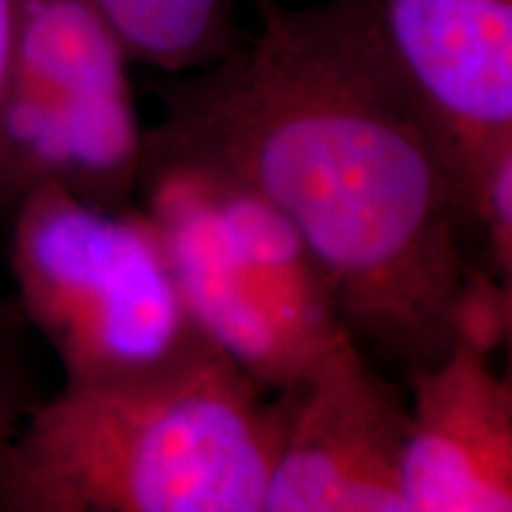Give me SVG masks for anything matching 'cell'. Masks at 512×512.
<instances>
[{"label":"cell","mask_w":512,"mask_h":512,"mask_svg":"<svg viewBox=\"0 0 512 512\" xmlns=\"http://www.w3.org/2000/svg\"><path fill=\"white\" fill-rule=\"evenodd\" d=\"M252 41L164 88L145 143L273 202L335 287L349 337L411 382L458 339L472 238L456 171L375 0H259Z\"/></svg>","instance_id":"obj_1"},{"label":"cell","mask_w":512,"mask_h":512,"mask_svg":"<svg viewBox=\"0 0 512 512\" xmlns=\"http://www.w3.org/2000/svg\"><path fill=\"white\" fill-rule=\"evenodd\" d=\"M221 349L150 375L64 382L0 467V512H264L292 389Z\"/></svg>","instance_id":"obj_2"},{"label":"cell","mask_w":512,"mask_h":512,"mask_svg":"<svg viewBox=\"0 0 512 512\" xmlns=\"http://www.w3.org/2000/svg\"><path fill=\"white\" fill-rule=\"evenodd\" d=\"M136 190L200 330L266 392L299 387L349 337L302 233L238 174L145 143Z\"/></svg>","instance_id":"obj_3"},{"label":"cell","mask_w":512,"mask_h":512,"mask_svg":"<svg viewBox=\"0 0 512 512\" xmlns=\"http://www.w3.org/2000/svg\"><path fill=\"white\" fill-rule=\"evenodd\" d=\"M17 309L60 358L64 382L150 375L214 344L143 209H105L41 185L12 209Z\"/></svg>","instance_id":"obj_4"},{"label":"cell","mask_w":512,"mask_h":512,"mask_svg":"<svg viewBox=\"0 0 512 512\" xmlns=\"http://www.w3.org/2000/svg\"><path fill=\"white\" fill-rule=\"evenodd\" d=\"M128 62L95 0H19L0 114V209L41 185L128 207L145 147Z\"/></svg>","instance_id":"obj_5"},{"label":"cell","mask_w":512,"mask_h":512,"mask_svg":"<svg viewBox=\"0 0 512 512\" xmlns=\"http://www.w3.org/2000/svg\"><path fill=\"white\" fill-rule=\"evenodd\" d=\"M411 403L351 337L292 389L264 512H411L403 451Z\"/></svg>","instance_id":"obj_6"},{"label":"cell","mask_w":512,"mask_h":512,"mask_svg":"<svg viewBox=\"0 0 512 512\" xmlns=\"http://www.w3.org/2000/svg\"><path fill=\"white\" fill-rule=\"evenodd\" d=\"M375 8L446 147L475 235L484 185L512 155V0H375Z\"/></svg>","instance_id":"obj_7"},{"label":"cell","mask_w":512,"mask_h":512,"mask_svg":"<svg viewBox=\"0 0 512 512\" xmlns=\"http://www.w3.org/2000/svg\"><path fill=\"white\" fill-rule=\"evenodd\" d=\"M403 496L411 512L512 510V384L491 354L456 339L408 382Z\"/></svg>","instance_id":"obj_8"},{"label":"cell","mask_w":512,"mask_h":512,"mask_svg":"<svg viewBox=\"0 0 512 512\" xmlns=\"http://www.w3.org/2000/svg\"><path fill=\"white\" fill-rule=\"evenodd\" d=\"M128 60L169 74L221 60L235 43L228 0H95Z\"/></svg>","instance_id":"obj_9"},{"label":"cell","mask_w":512,"mask_h":512,"mask_svg":"<svg viewBox=\"0 0 512 512\" xmlns=\"http://www.w3.org/2000/svg\"><path fill=\"white\" fill-rule=\"evenodd\" d=\"M27 330L29 325L17 304L0 302V467L24 420L43 399L27 349Z\"/></svg>","instance_id":"obj_10"},{"label":"cell","mask_w":512,"mask_h":512,"mask_svg":"<svg viewBox=\"0 0 512 512\" xmlns=\"http://www.w3.org/2000/svg\"><path fill=\"white\" fill-rule=\"evenodd\" d=\"M512 287L503 285L482 264H470L460 292L456 332L458 339L494 354L510 337Z\"/></svg>","instance_id":"obj_11"},{"label":"cell","mask_w":512,"mask_h":512,"mask_svg":"<svg viewBox=\"0 0 512 512\" xmlns=\"http://www.w3.org/2000/svg\"><path fill=\"white\" fill-rule=\"evenodd\" d=\"M17 3L19 0H0V114H3L5 95L10 86L12 50H15L17 31Z\"/></svg>","instance_id":"obj_12"}]
</instances>
